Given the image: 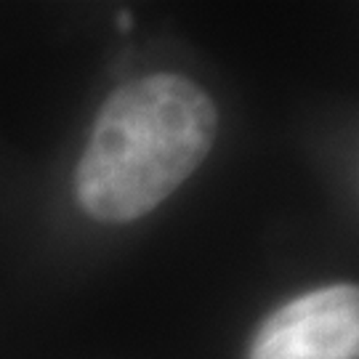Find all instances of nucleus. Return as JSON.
Returning a JSON list of instances; mask_svg holds the SVG:
<instances>
[{
	"label": "nucleus",
	"instance_id": "f03ea898",
	"mask_svg": "<svg viewBox=\"0 0 359 359\" xmlns=\"http://www.w3.org/2000/svg\"><path fill=\"white\" fill-rule=\"evenodd\" d=\"M359 293L330 285L293 298L258 327L248 359H357Z\"/></svg>",
	"mask_w": 359,
	"mask_h": 359
},
{
	"label": "nucleus",
	"instance_id": "f257e3e1",
	"mask_svg": "<svg viewBox=\"0 0 359 359\" xmlns=\"http://www.w3.org/2000/svg\"><path fill=\"white\" fill-rule=\"evenodd\" d=\"M216 130V107L192 80L163 72L126 83L93 123L75 170L77 203L107 224L147 216L200 168Z\"/></svg>",
	"mask_w": 359,
	"mask_h": 359
},
{
	"label": "nucleus",
	"instance_id": "7ed1b4c3",
	"mask_svg": "<svg viewBox=\"0 0 359 359\" xmlns=\"http://www.w3.org/2000/svg\"><path fill=\"white\" fill-rule=\"evenodd\" d=\"M120 25L130 27V16H128V13H120Z\"/></svg>",
	"mask_w": 359,
	"mask_h": 359
}]
</instances>
